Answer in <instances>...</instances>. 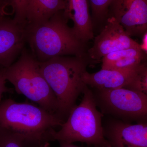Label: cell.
<instances>
[{
  "mask_svg": "<svg viewBox=\"0 0 147 147\" xmlns=\"http://www.w3.org/2000/svg\"><path fill=\"white\" fill-rule=\"evenodd\" d=\"M141 47H132L113 52L102 58V69L133 71L144 61Z\"/></svg>",
  "mask_w": 147,
  "mask_h": 147,
  "instance_id": "cell-13",
  "label": "cell"
},
{
  "mask_svg": "<svg viewBox=\"0 0 147 147\" xmlns=\"http://www.w3.org/2000/svg\"><path fill=\"white\" fill-rule=\"evenodd\" d=\"M138 92L147 98V61H144L125 88Z\"/></svg>",
  "mask_w": 147,
  "mask_h": 147,
  "instance_id": "cell-15",
  "label": "cell"
},
{
  "mask_svg": "<svg viewBox=\"0 0 147 147\" xmlns=\"http://www.w3.org/2000/svg\"><path fill=\"white\" fill-rule=\"evenodd\" d=\"M102 126L110 147H147V122L129 123L104 116Z\"/></svg>",
  "mask_w": 147,
  "mask_h": 147,
  "instance_id": "cell-7",
  "label": "cell"
},
{
  "mask_svg": "<svg viewBox=\"0 0 147 147\" xmlns=\"http://www.w3.org/2000/svg\"><path fill=\"white\" fill-rule=\"evenodd\" d=\"M102 69L94 73L86 71L83 75L84 83L92 88L114 90L125 88L137 71Z\"/></svg>",
  "mask_w": 147,
  "mask_h": 147,
  "instance_id": "cell-12",
  "label": "cell"
},
{
  "mask_svg": "<svg viewBox=\"0 0 147 147\" xmlns=\"http://www.w3.org/2000/svg\"><path fill=\"white\" fill-rule=\"evenodd\" d=\"M26 25L5 16L0 19V67L10 66L21 55L26 42Z\"/></svg>",
  "mask_w": 147,
  "mask_h": 147,
  "instance_id": "cell-10",
  "label": "cell"
},
{
  "mask_svg": "<svg viewBox=\"0 0 147 147\" xmlns=\"http://www.w3.org/2000/svg\"><path fill=\"white\" fill-rule=\"evenodd\" d=\"M132 47H141L130 38L115 18L110 17L105 28L95 38L93 45L88 50V54L92 59L101 60L110 53Z\"/></svg>",
  "mask_w": 147,
  "mask_h": 147,
  "instance_id": "cell-8",
  "label": "cell"
},
{
  "mask_svg": "<svg viewBox=\"0 0 147 147\" xmlns=\"http://www.w3.org/2000/svg\"><path fill=\"white\" fill-rule=\"evenodd\" d=\"M109 9L129 36L147 30V0H113Z\"/></svg>",
  "mask_w": 147,
  "mask_h": 147,
  "instance_id": "cell-9",
  "label": "cell"
},
{
  "mask_svg": "<svg viewBox=\"0 0 147 147\" xmlns=\"http://www.w3.org/2000/svg\"><path fill=\"white\" fill-rule=\"evenodd\" d=\"M9 13L6 11L5 9H0V19L6 15H8Z\"/></svg>",
  "mask_w": 147,
  "mask_h": 147,
  "instance_id": "cell-22",
  "label": "cell"
},
{
  "mask_svg": "<svg viewBox=\"0 0 147 147\" xmlns=\"http://www.w3.org/2000/svg\"><path fill=\"white\" fill-rule=\"evenodd\" d=\"M64 122L39 106L10 98L0 102V126L20 135L23 147H48L55 141V129Z\"/></svg>",
  "mask_w": 147,
  "mask_h": 147,
  "instance_id": "cell-1",
  "label": "cell"
},
{
  "mask_svg": "<svg viewBox=\"0 0 147 147\" xmlns=\"http://www.w3.org/2000/svg\"><path fill=\"white\" fill-rule=\"evenodd\" d=\"M59 143L60 147H83L76 146L73 143H67V142H60ZM93 147H98L93 146Z\"/></svg>",
  "mask_w": 147,
  "mask_h": 147,
  "instance_id": "cell-21",
  "label": "cell"
},
{
  "mask_svg": "<svg viewBox=\"0 0 147 147\" xmlns=\"http://www.w3.org/2000/svg\"><path fill=\"white\" fill-rule=\"evenodd\" d=\"M30 0H4L6 8H12L11 14H14L13 19L20 24H27V12Z\"/></svg>",
  "mask_w": 147,
  "mask_h": 147,
  "instance_id": "cell-16",
  "label": "cell"
},
{
  "mask_svg": "<svg viewBox=\"0 0 147 147\" xmlns=\"http://www.w3.org/2000/svg\"><path fill=\"white\" fill-rule=\"evenodd\" d=\"M141 48L142 50H144L147 52V32L145 34L144 38H143V43L141 45Z\"/></svg>",
  "mask_w": 147,
  "mask_h": 147,
  "instance_id": "cell-20",
  "label": "cell"
},
{
  "mask_svg": "<svg viewBox=\"0 0 147 147\" xmlns=\"http://www.w3.org/2000/svg\"><path fill=\"white\" fill-rule=\"evenodd\" d=\"M65 0H30L27 12V24L44 22L63 11Z\"/></svg>",
  "mask_w": 147,
  "mask_h": 147,
  "instance_id": "cell-14",
  "label": "cell"
},
{
  "mask_svg": "<svg viewBox=\"0 0 147 147\" xmlns=\"http://www.w3.org/2000/svg\"><path fill=\"white\" fill-rule=\"evenodd\" d=\"M88 65L85 57L76 56L57 57L39 62L41 73L57 98V115L65 121L86 86L83 77Z\"/></svg>",
  "mask_w": 147,
  "mask_h": 147,
  "instance_id": "cell-3",
  "label": "cell"
},
{
  "mask_svg": "<svg viewBox=\"0 0 147 147\" xmlns=\"http://www.w3.org/2000/svg\"><path fill=\"white\" fill-rule=\"evenodd\" d=\"M91 88L97 108L103 115L129 123L147 122V98L133 90Z\"/></svg>",
  "mask_w": 147,
  "mask_h": 147,
  "instance_id": "cell-6",
  "label": "cell"
},
{
  "mask_svg": "<svg viewBox=\"0 0 147 147\" xmlns=\"http://www.w3.org/2000/svg\"><path fill=\"white\" fill-rule=\"evenodd\" d=\"M5 76L18 94L57 115V98L41 73L39 61L31 52L24 48L18 59L5 68Z\"/></svg>",
  "mask_w": 147,
  "mask_h": 147,
  "instance_id": "cell-5",
  "label": "cell"
},
{
  "mask_svg": "<svg viewBox=\"0 0 147 147\" xmlns=\"http://www.w3.org/2000/svg\"><path fill=\"white\" fill-rule=\"evenodd\" d=\"M63 11L38 24H27L26 39L31 52L39 62L65 55L84 57V44L76 37Z\"/></svg>",
  "mask_w": 147,
  "mask_h": 147,
  "instance_id": "cell-2",
  "label": "cell"
},
{
  "mask_svg": "<svg viewBox=\"0 0 147 147\" xmlns=\"http://www.w3.org/2000/svg\"><path fill=\"white\" fill-rule=\"evenodd\" d=\"M23 139L20 135L0 126V147H23Z\"/></svg>",
  "mask_w": 147,
  "mask_h": 147,
  "instance_id": "cell-17",
  "label": "cell"
},
{
  "mask_svg": "<svg viewBox=\"0 0 147 147\" xmlns=\"http://www.w3.org/2000/svg\"><path fill=\"white\" fill-rule=\"evenodd\" d=\"M5 68L0 67V101L1 100L4 94L12 92V89L8 88L6 85L7 81L5 76Z\"/></svg>",
  "mask_w": 147,
  "mask_h": 147,
  "instance_id": "cell-19",
  "label": "cell"
},
{
  "mask_svg": "<svg viewBox=\"0 0 147 147\" xmlns=\"http://www.w3.org/2000/svg\"><path fill=\"white\" fill-rule=\"evenodd\" d=\"M63 12L65 18L73 22L72 30L79 39L85 43L94 38L88 0H65Z\"/></svg>",
  "mask_w": 147,
  "mask_h": 147,
  "instance_id": "cell-11",
  "label": "cell"
},
{
  "mask_svg": "<svg viewBox=\"0 0 147 147\" xmlns=\"http://www.w3.org/2000/svg\"><path fill=\"white\" fill-rule=\"evenodd\" d=\"M6 7L5 5L4 0H0V9H5Z\"/></svg>",
  "mask_w": 147,
  "mask_h": 147,
  "instance_id": "cell-23",
  "label": "cell"
},
{
  "mask_svg": "<svg viewBox=\"0 0 147 147\" xmlns=\"http://www.w3.org/2000/svg\"><path fill=\"white\" fill-rule=\"evenodd\" d=\"M80 104L75 105L66 120L54 134L55 141L81 142L93 146L110 147L103 134L104 115L97 109L91 89L87 85Z\"/></svg>",
  "mask_w": 147,
  "mask_h": 147,
  "instance_id": "cell-4",
  "label": "cell"
},
{
  "mask_svg": "<svg viewBox=\"0 0 147 147\" xmlns=\"http://www.w3.org/2000/svg\"><path fill=\"white\" fill-rule=\"evenodd\" d=\"M113 0H89L93 14L97 18H102L107 13Z\"/></svg>",
  "mask_w": 147,
  "mask_h": 147,
  "instance_id": "cell-18",
  "label": "cell"
}]
</instances>
